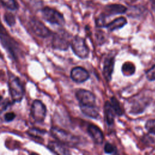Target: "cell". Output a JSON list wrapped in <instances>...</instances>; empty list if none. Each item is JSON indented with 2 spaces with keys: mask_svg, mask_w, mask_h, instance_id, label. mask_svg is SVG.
Returning <instances> with one entry per match:
<instances>
[{
  "mask_svg": "<svg viewBox=\"0 0 155 155\" xmlns=\"http://www.w3.org/2000/svg\"><path fill=\"white\" fill-rule=\"evenodd\" d=\"M146 77L148 80L153 81L155 80V65L152 66L147 72Z\"/></svg>",
  "mask_w": 155,
  "mask_h": 155,
  "instance_id": "25",
  "label": "cell"
},
{
  "mask_svg": "<svg viewBox=\"0 0 155 155\" xmlns=\"http://www.w3.org/2000/svg\"><path fill=\"white\" fill-rule=\"evenodd\" d=\"M122 72L124 75L130 76L133 75L136 70L135 65L131 62H125L122 66Z\"/></svg>",
  "mask_w": 155,
  "mask_h": 155,
  "instance_id": "17",
  "label": "cell"
},
{
  "mask_svg": "<svg viewBox=\"0 0 155 155\" xmlns=\"http://www.w3.org/2000/svg\"><path fill=\"white\" fill-rule=\"evenodd\" d=\"M70 46L74 53L81 59L88 58L90 50L85 41L81 36H74L70 42Z\"/></svg>",
  "mask_w": 155,
  "mask_h": 155,
  "instance_id": "3",
  "label": "cell"
},
{
  "mask_svg": "<svg viewBox=\"0 0 155 155\" xmlns=\"http://www.w3.org/2000/svg\"><path fill=\"white\" fill-rule=\"evenodd\" d=\"M50 133L57 141L65 146L76 147L80 143L79 137L60 128L52 127Z\"/></svg>",
  "mask_w": 155,
  "mask_h": 155,
  "instance_id": "1",
  "label": "cell"
},
{
  "mask_svg": "<svg viewBox=\"0 0 155 155\" xmlns=\"http://www.w3.org/2000/svg\"><path fill=\"white\" fill-rule=\"evenodd\" d=\"M75 96L79 101L80 108L96 107V97L92 92L85 89H79Z\"/></svg>",
  "mask_w": 155,
  "mask_h": 155,
  "instance_id": "4",
  "label": "cell"
},
{
  "mask_svg": "<svg viewBox=\"0 0 155 155\" xmlns=\"http://www.w3.org/2000/svg\"><path fill=\"white\" fill-rule=\"evenodd\" d=\"M82 113L85 116L93 119H97L99 116V113L97 107L80 108Z\"/></svg>",
  "mask_w": 155,
  "mask_h": 155,
  "instance_id": "16",
  "label": "cell"
},
{
  "mask_svg": "<svg viewBox=\"0 0 155 155\" xmlns=\"http://www.w3.org/2000/svg\"><path fill=\"white\" fill-rule=\"evenodd\" d=\"M15 114L12 112L7 113L4 116V119L7 122H10L13 120L15 119Z\"/></svg>",
  "mask_w": 155,
  "mask_h": 155,
  "instance_id": "26",
  "label": "cell"
},
{
  "mask_svg": "<svg viewBox=\"0 0 155 155\" xmlns=\"http://www.w3.org/2000/svg\"><path fill=\"white\" fill-rule=\"evenodd\" d=\"M4 20L8 25L12 27L15 24V18L13 14L10 12H7L4 16Z\"/></svg>",
  "mask_w": 155,
  "mask_h": 155,
  "instance_id": "20",
  "label": "cell"
},
{
  "mask_svg": "<svg viewBox=\"0 0 155 155\" xmlns=\"http://www.w3.org/2000/svg\"><path fill=\"white\" fill-rule=\"evenodd\" d=\"M127 10V8L120 4H112L107 5L104 8L105 12L104 13L105 15L107 16H111L116 15L119 14H124Z\"/></svg>",
  "mask_w": 155,
  "mask_h": 155,
  "instance_id": "11",
  "label": "cell"
},
{
  "mask_svg": "<svg viewBox=\"0 0 155 155\" xmlns=\"http://www.w3.org/2000/svg\"><path fill=\"white\" fill-rule=\"evenodd\" d=\"M2 96L0 95V101L2 100Z\"/></svg>",
  "mask_w": 155,
  "mask_h": 155,
  "instance_id": "30",
  "label": "cell"
},
{
  "mask_svg": "<svg viewBox=\"0 0 155 155\" xmlns=\"http://www.w3.org/2000/svg\"><path fill=\"white\" fill-rule=\"evenodd\" d=\"M46 113V107L41 101H33L31 107V115L36 122H42L45 118Z\"/></svg>",
  "mask_w": 155,
  "mask_h": 155,
  "instance_id": "7",
  "label": "cell"
},
{
  "mask_svg": "<svg viewBox=\"0 0 155 155\" xmlns=\"http://www.w3.org/2000/svg\"><path fill=\"white\" fill-rule=\"evenodd\" d=\"M27 133L30 136H33L35 137H39L41 135H42L44 133V131H43L42 130H40L39 129H38V128H33L29 129L27 131Z\"/></svg>",
  "mask_w": 155,
  "mask_h": 155,
  "instance_id": "23",
  "label": "cell"
},
{
  "mask_svg": "<svg viewBox=\"0 0 155 155\" xmlns=\"http://www.w3.org/2000/svg\"><path fill=\"white\" fill-rule=\"evenodd\" d=\"M104 150V151L107 154H113V153H116L117 151V149L116 147L108 142L105 144Z\"/></svg>",
  "mask_w": 155,
  "mask_h": 155,
  "instance_id": "24",
  "label": "cell"
},
{
  "mask_svg": "<svg viewBox=\"0 0 155 155\" xmlns=\"http://www.w3.org/2000/svg\"><path fill=\"white\" fill-rule=\"evenodd\" d=\"M127 19L125 17L120 16L114 19L110 22L106 24V25H105V27H106L108 30L112 31L122 28L124 26H125L127 24Z\"/></svg>",
  "mask_w": 155,
  "mask_h": 155,
  "instance_id": "14",
  "label": "cell"
},
{
  "mask_svg": "<svg viewBox=\"0 0 155 155\" xmlns=\"http://www.w3.org/2000/svg\"><path fill=\"white\" fill-rule=\"evenodd\" d=\"M29 25L33 33L39 37L47 38L51 33V31L42 22L36 19H31Z\"/></svg>",
  "mask_w": 155,
  "mask_h": 155,
  "instance_id": "8",
  "label": "cell"
},
{
  "mask_svg": "<svg viewBox=\"0 0 155 155\" xmlns=\"http://www.w3.org/2000/svg\"><path fill=\"white\" fill-rule=\"evenodd\" d=\"M87 131L96 143L101 144L103 142L104 134L97 126L94 124H90L87 127Z\"/></svg>",
  "mask_w": 155,
  "mask_h": 155,
  "instance_id": "10",
  "label": "cell"
},
{
  "mask_svg": "<svg viewBox=\"0 0 155 155\" xmlns=\"http://www.w3.org/2000/svg\"><path fill=\"white\" fill-rule=\"evenodd\" d=\"M114 58L109 56L105 58L104 62L103 74L107 81H109L111 79V76L114 70Z\"/></svg>",
  "mask_w": 155,
  "mask_h": 155,
  "instance_id": "12",
  "label": "cell"
},
{
  "mask_svg": "<svg viewBox=\"0 0 155 155\" xmlns=\"http://www.w3.org/2000/svg\"><path fill=\"white\" fill-rule=\"evenodd\" d=\"M50 151L57 154H69L70 153L65 147V145L59 142L58 141H50L47 145Z\"/></svg>",
  "mask_w": 155,
  "mask_h": 155,
  "instance_id": "13",
  "label": "cell"
},
{
  "mask_svg": "<svg viewBox=\"0 0 155 155\" xmlns=\"http://www.w3.org/2000/svg\"><path fill=\"white\" fill-rule=\"evenodd\" d=\"M9 91L13 102H21L23 98L24 90L18 78L10 74L8 81Z\"/></svg>",
  "mask_w": 155,
  "mask_h": 155,
  "instance_id": "2",
  "label": "cell"
},
{
  "mask_svg": "<svg viewBox=\"0 0 155 155\" xmlns=\"http://www.w3.org/2000/svg\"><path fill=\"white\" fill-rule=\"evenodd\" d=\"M145 127L150 133L155 134V119L147 120L145 123Z\"/></svg>",
  "mask_w": 155,
  "mask_h": 155,
  "instance_id": "21",
  "label": "cell"
},
{
  "mask_svg": "<svg viewBox=\"0 0 155 155\" xmlns=\"http://www.w3.org/2000/svg\"><path fill=\"white\" fill-rule=\"evenodd\" d=\"M70 35L65 31H60L54 35L52 46L55 49L66 50L70 45Z\"/></svg>",
  "mask_w": 155,
  "mask_h": 155,
  "instance_id": "6",
  "label": "cell"
},
{
  "mask_svg": "<svg viewBox=\"0 0 155 155\" xmlns=\"http://www.w3.org/2000/svg\"><path fill=\"white\" fill-rule=\"evenodd\" d=\"M104 115L106 122L108 125H111L114 123L115 113L109 101H106L104 105Z\"/></svg>",
  "mask_w": 155,
  "mask_h": 155,
  "instance_id": "15",
  "label": "cell"
},
{
  "mask_svg": "<svg viewBox=\"0 0 155 155\" xmlns=\"http://www.w3.org/2000/svg\"><path fill=\"white\" fill-rule=\"evenodd\" d=\"M105 18L106 16L104 13L99 15V16L97 17V18L96 20V24L99 27H104L106 25L105 23Z\"/></svg>",
  "mask_w": 155,
  "mask_h": 155,
  "instance_id": "22",
  "label": "cell"
},
{
  "mask_svg": "<svg viewBox=\"0 0 155 155\" xmlns=\"http://www.w3.org/2000/svg\"><path fill=\"white\" fill-rule=\"evenodd\" d=\"M2 4L11 10H15L18 8V4L16 0H0Z\"/></svg>",
  "mask_w": 155,
  "mask_h": 155,
  "instance_id": "19",
  "label": "cell"
},
{
  "mask_svg": "<svg viewBox=\"0 0 155 155\" xmlns=\"http://www.w3.org/2000/svg\"><path fill=\"white\" fill-rule=\"evenodd\" d=\"M7 34L5 28L4 27V26L2 25L1 21H0V35H5Z\"/></svg>",
  "mask_w": 155,
  "mask_h": 155,
  "instance_id": "27",
  "label": "cell"
},
{
  "mask_svg": "<svg viewBox=\"0 0 155 155\" xmlns=\"http://www.w3.org/2000/svg\"><path fill=\"white\" fill-rule=\"evenodd\" d=\"M152 9L154 12V13H155V5H152Z\"/></svg>",
  "mask_w": 155,
  "mask_h": 155,
  "instance_id": "29",
  "label": "cell"
},
{
  "mask_svg": "<svg viewBox=\"0 0 155 155\" xmlns=\"http://www.w3.org/2000/svg\"><path fill=\"white\" fill-rule=\"evenodd\" d=\"M111 105L116 114V115L120 116L124 114V110L121 107L119 102L115 97H112L110 100Z\"/></svg>",
  "mask_w": 155,
  "mask_h": 155,
  "instance_id": "18",
  "label": "cell"
},
{
  "mask_svg": "<svg viewBox=\"0 0 155 155\" xmlns=\"http://www.w3.org/2000/svg\"><path fill=\"white\" fill-rule=\"evenodd\" d=\"M42 14L43 18L51 24L62 26L65 24V19L63 15L54 8L45 7L42 9Z\"/></svg>",
  "mask_w": 155,
  "mask_h": 155,
  "instance_id": "5",
  "label": "cell"
},
{
  "mask_svg": "<svg viewBox=\"0 0 155 155\" xmlns=\"http://www.w3.org/2000/svg\"><path fill=\"white\" fill-rule=\"evenodd\" d=\"M149 1L151 2L153 5H155V0H149Z\"/></svg>",
  "mask_w": 155,
  "mask_h": 155,
  "instance_id": "28",
  "label": "cell"
},
{
  "mask_svg": "<svg viewBox=\"0 0 155 155\" xmlns=\"http://www.w3.org/2000/svg\"><path fill=\"white\" fill-rule=\"evenodd\" d=\"M71 79L78 83H82L86 81L90 77L87 70L81 67H76L71 69L70 72Z\"/></svg>",
  "mask_w": 155,
  "mask_h": 155,
  "instance_id": "9",
  "label": "cell"
}]
</instances>
